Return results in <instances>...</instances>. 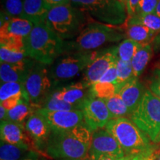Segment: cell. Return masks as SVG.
<instances>
[{
  "label": "cell",
  "mask_w": 160,
  "mask_h": 160,
  "mask_svg": "<svg viewBox=\"0 0 160 160\" xmlns=\"http://www.w3.org/2000/svg\"><path fill=\"white\" fill-rule=\"evenodd\" d=\"M33 24L24 18H8L2 22L0 28V39L15 38L25 40L32 30Z\"/></svg>",
  "instance_id": "ac0fdd59"
},
{
  "label": "cell",
  "mask_w": 160,
  "mask_h": 160,
  "mask_svg": "<svg viewBox=\"0 0 160 160\" xmlns=\"http://www.w3.org/2000/svg\"><path fill=\"white\" fill-rule=\"evenodd\" d=\"M37 111L45 118L51 127L52 132L70 131L85 122L83 112L79 110L51 111L44 108H39L37 109Z\"/></svg>",
  "instance_id": "8fae6325"
},
{
  "label": "cell",
  "mask_w": 160,
  "mask_h": 160,
  "mask_svg": "<svg viewBox=\"0 0 160 160\" xmlns=\"http://www.w3.org/2000/svg\"><path fill=\"white\" fill-rule=\"evenodd\" d=\"M28 151L13 144L1 141L0 160H20Z\"/></svg>",
  "instance_id": "f546056e"
},
{
  "label": "cell",
  "mask_w": 160,
  "mask_h": 160,
  "mask_svg": "<svg viewBox=\"0 0 160 160\" xmlns=\"http://www.w3.org/2000/svg\"><path fill=\"white\" fill-rule=\"evenodd\" d=\"M125 24H139L146 26L157 33L160 32V17L156 15L155 13L147 15H133L132 17H128Z\"/></svg>",
  "instance_id": "d4e9b609"
},
{
  "label": "cell",
  "mask_w": 160,
  "mask_h": 160,
  "mask_svg": "<svg viewBox=\"0 0 160 160\" xmlns=\"http://www.w3.org/2000/svg\"><path fill=\"white\" fill-rule=\"evenodd\" d=\"M53 82L48 65L37 62L23 84L32 107H42L46 98L51 93Z\"/></svg>",
  "instance_id": "9c48e42d"
},
{
  "label": "cell",
  "mask_w": 160,
  "mask_h": 160,
  "mask_svg": "<svg viewBox=\"0 0 160 160\" xmlns=\"http://www.w3.org/2000/svg\"><path fill=\"white\" fill-rule=\"evenodd\" d=\"M1 141L22 148L26 151H38L35 142L26 131L25 125L4 120L0 125Z\"/></svg>",
  "instance_id": "4fadbf2b"
},
{
  "label": "cell",
  "mask_w": 160,
  "mask_h": 160,
  "mask_svg": "<svg viewBox=\"0 0 160 160\" xmlns=\"http://www.w3.org/2000/svg\"><path fill=\"white\" fill-rule=\"evenodd\" d=\"M153 143H154V144H158V145H160V132H159V135L157 136V139H156L155 141L153 142Z\"/></svg>",
  "instance_id": "7dc6e473"
},
{
  "label": "cell",
  "mask_w": 160,
  "mask_h": 160,
  "mask_svg": "<svg viewBox=\"0 0 160 160\" xmlns=\"http://www.w3.org/2000/svg\"><path fill=\"white\" fill-rule=\"evenodd\" d=\"M126 38L124 28L102 22L87 25L76 37L75 41L67 42V51L91 52L109 43L117 42Z\"/></svg>",
  "instance_id": "3957f363"
},
{
  "label": "cell",
  "mask_w": 160,
  "mask_h": 160,
  "mask_svg": "<svg viewBox=\"0 0 160 160\" xmlns=\"http://www.w3.org/2000/svg\"><path fill=\"white\" fill-rule=\"evenodd\" d=\"M50 9L45 0H24V19L34 25L43 22Z\"/></svg>",
  "instance_id": "ffe728a7"
},
{
  "label": "cell",
  "mask_w": 160,
  "mask_h": 160,
  "mask_svg": "<svg viewBox=\"0 0 160 160\" xmlns=\"http://www.w3.org/2000/svg\"><path fill=\"white\" fill-rule=\"evenodd\" d=\"M23 160H39V157H38L36 152L31 151Z\"/></svg>",
  "instance_id": "ee69618b"
},
{
  "label": "cell",
  "mask_w": 160,
  "mask_h": 160,
  "mask_svg": "<svg viewBox=\"0 0 160 160\" xmlns=\"http://www.w3.org/2000/svg\"><path fill=\"white\" fill-rule=\"evenodd\" d=\"M26 131L35 142L39 151L42 148L46 149L49 139L52 133V130L48 122L42 115L36 111L30 116L25 122Z\"/></svg>",
  "instance_id": "9a60e30c"
},
{
  "label": "cell",
  "mask_w": 160,
  "mask_h": 160,
  "mask_svg": "<svg viewBox=\"0 0 160 160\" xmlns=\"http://www.w3.org/2000/svg\"><path fill=\"white\" fill-rule=\"evenodd\" d=\"M22 100H25V99L22 97H12L10 98V99L5 100V101L1 102V105H2L3 107L8 111H11V110L13 108H14L16 106H17Z\"/></svg>",
  "instance_id": "8d00e7d4"
},
{
  "label": "cell",
  "mask_w": 160,
  "mask_h": 160,
  "mask_svg": "<svg viewBox=\"0 0 160 160\" xmlns=\"http://www.w3.org/2000/svg\"><path fill=\"white\" fill-rule=\"evenodd\" d=\"M149 90L160 99V68L157 67L152 72L148 80Z\"/></svg>",
  "instance_id": "e575fe53"
},
{
  "label": "cell",
  "mask_w": 160,
  "mask_h": 160,
  "mask_svg": "<svg viewBox=\"0 0 160 160\" xmlns=\"http://www.w3.org/2000/svg\"><path fill=\"white\" fill-rule=\"evenodd\" d=\"M145 91L142 84L138 80V78H133L120 88L118 94L121 97L128 108L130 114L137 108Z\"/></svg>",
  "instance_id": "d6986e66"
},
{
  "label": "cell",
  "mask_w": 160,
  "mask_h": 160,
  "mask_svg": "<svg viewBox=\"0 0 160 160\" xmlns=\"http://www.w3.org/2000/svg\"><path fill=\"white\" fill-rule=\"evenodd\" d=\"M80 10L71 5L51 8L45 22L62 39H68L79 34L85 25L84 17Z\"/></svg>",
  "instance_id": "5b68a950"
},
{
  "label": "cell",
  "mask_w": 160,
  "mask_h": 160,
  "mask_svg": "<svg viewBox=\"0 0 160 160\" xmlns=\"http://www.w3.org/2000/svg\"><path fill=\"white\" fill-rule=\"evenodd\" d=\"M139 2L140 0H126L125 5L128 13V17L135 15Z\"/></svg>",
  "instance_id": "f35d334b"
},
{
  "label": "cell",
  "mask_w": 160,
  "mask_h": 160,
  "mask_svg": "<svg viewBox=\"0 0 160 160\" xmlns=\"http://www.w3.org/2000/svg\"><path fill=\"white\" fill-rule=\"evenodd\" d=\"M32 108L31 104L25 100H22L14 108L8 111L6 120L25 125L30 116L34 113Z\"/></svg>",
  "instance_id": "603a6c76"
},
{
  "label": "cell",
  "mask_w": 160,
  "mask_h": 160,
  "mask_svg": "<svg viewBox=\"0 0 160 160\" xmlns=\"http://www.w3.org/2000/svg\"><path fill=\"white\" fill-rule=\"evenodd\" d=\"M158 67L160 68V62H159V65H158Z\"/></svg>",
  "instance_id": "f907efd6"
},
{
  "label": "cell",
  "mask_w": 160,
  "mask_h": 160,
  "mask_svg": "<svg viewBox=\"0 0 160 160\" xmlns=\"http://www.w3.org/2000/svg\"><path fill=\"white\" fill-rule=\"evenodd\" d=\"M124 31L127 39H130L141 45H146L153 42L157 34L148 28L139 24L126 25L124 26Z\"/></svg>",
  "instance_id": "44dd1931"
},
{
  "label": "cell",
  "mask_w": 160,
  "mask_h": 160,
  "mask_svg": "<svg viewBox=\"0 0 160 160\" xmlns=\"http://www.w3.org/2000/svg\"><path fill=\"white\" fill-rule=\"evenodd\" d=\"M90 88V86L81 81L58 89L51 94L58 99L77 106L82 111L84 102L91 97Z\"/></svg>",
  "instance_id": "e0dca14e"
},
{
  "label": "cell",
  "mask_w": 160,
  "mask_h": 160,
  "mask_svg": "<svg viewBox=\"0 0 160 160\" xmlns=\"http://www.w3.org/2000/svg\"><path fill=\"white\" fill-rule=\"evenodd\" d=\"M154 13L156 15H157V16H159V17H160V0H159V2H158L157 8H156V10H155Z\"/></svg>",
  "instance_id": "bcb514c9"
},
{
  "label": "cell",
  "mask_w": 160,
  "mask_h": 160,
  "mask_svg": "<svg viewBox=\"0 0 160 160\" xmlns=\"http://www.w3.org/2000/svg\"><path fill=\"white\" fill-rule=\"evenodd\" d=\"M108 109L111 119H119V118H127L131 116L128 108L124 102L121 97L118 94H116L108 99H104Z\"/></svg>",
  "instance_id": "cb8c5ba5"
},
{
  "label": "cell",
  "mask_w": 160,
  "mask_h": 160,
  "mask_svg": "<svg viewBox=\"0 0 160 160\" xmlns=\"http://www.w3.org/2000/svg\"><path fill=\"white\" fill-rule=\"evenodd\" d=\"M159 0H140L135 15H147L154 13Z\"/></svg>",
  "instance_id": "836d02e7"
},
{
  "label": "cell",
  "mask_w": 160,
  "mask_h": 160,
  "mask_svg": "<svg viewBox=\"0 0 160 160\" xmlns=\"http://www.w3.org/2000/svg\"><path fill=\"white\" fill-rule=\"evenodd\" d=\"M153 160H160V151H158L157 149L154 152V154L153 157Z\"/></svg>",
  "instance_id": "f6af8a7d"
},
{
  "label": "cell",
  "mask_w": 160,
  "mask_h": 160,
  "mask_svg": "<svg viewBox=\"0 0 160 160\" xmlns=\"http://www.w3.org/2000/svg\"><path fill=\"white\" fill-rule=\"evenodd\" d=\"M77 160H89V158H88V159H77Z\"/></svg>",
  "instance_id": "681fc988"
},
{
  "label": "cell",
  "mask_w": 160,
  "mask_h": 160,
  "mask_svg": "<svg viewBox=\"0 0 160 160\" xmlns=\"http://www.w3.org/2000/svg\"><path fill=\"white\" fill-rule=\"evenodd\" d=\"M37 62L28 57L16 63L1 62L0 79L1 83L20 82L24 84L32 68Z\"/></svg>",
  "instance_id": "2e32d148"
},
{
  "label": "cell",
  "mask_w": 160,
  "mask_h": 160,
  "mask_svg": "<svg viewBox=\"0 0 160 160\" xmlns=\"http://www.w3.org/2000/svg\"><path fill=\"white\" fill-rule=\"evenodd\" d=\"M157 149V148L154 146V147L148 150V151L134 156L131 160H151Z\"/></svg>",
  "instance_id": "74e56055"
},
{
  "label": "cell",
  "mask_w": 160,
  "mask_h": 160,
  "mask_svg": "<svg viewBox=\"0 0 160 160\" xmlns=\"http://www.w3.org/2000/svg\"><path fill=\"white\" fill-rule=\"evenodd\" d=\"M71 2L99 22L119 26L127 20L126 5L119 0H71Z\"/></svg>",
  "instance_id": "8992f818"
},
{
  "label": "cell",
  "mask_w": 160,
  "mask_h": 160,
  "mask_svg": "<svg viewBox=\"0 0 160 160\" xmlns=\"http://www.w3.org/2000/svg\"><path fill=\"white\" fill-rule=\"evenodd\" d=\"M120 2H121L122 3H123V4H125V3H126V0H119Z\"/></svg>",
  "instance_id": "c3c4849f"
},
{
  "label": "cell",
  "mask_w": 160,
  "mask_h": 160,
  "mask_svg": "<svg viewBox=\"0 0 160 160\" xmlns=\"http://www.w3.org/2000/svg\"><path fill=\"white\" fill-rule=\"evenodd\" d=\"M99 51L91 52L73 51L65 56H60L53 62L51 72L53 82L69 80L76 77L99 55Z\"/></svg>",
  "instance_id": "ba28073f"
},
{
  "label": "cell",
  "mask_w": 160,
  "mask_h": 160,
  "mask_svg": "<svg viewBox=\"0 0 160 160\" xmlns=\"http://www.w3.org/2000/svg\"><path fill=\"white\" fill-rule=\"evenodd\" d=\"M151 160H153V158H152V159Z\"/></svg>",
  "instance_id": "816d5d0a"
},
{
  "label": "cell",
  "mask_w": 160,
  "mask_h": 160,
  "mask_svg": "<svg viewBox=\"0 0 160 160\" xmlns=\"http://www.w3.org/2000/svg\"><path fill=\"white\" fill-rule=\"evenodd\" d=\"M153 48L152 44L143 45L131 60V65L134 77L138 78L142 73L152 57Z\"/></svg>",
  "instance_id": "7402d4cb"
},
{
  "label": "cell",
  "mask_w": 160,
  "mask_h": 160,
  "mask_svg": "<svg viewBox=\"0 0 160 160\" xmlns=\"http://www.w3.org/2000/svg\"><path fill=\"white\" fill-rule=\"evenodd\" d=\"M117 69L116 64L111 66L110 68L105 72V73L102 76V77L100 79V82H111L117 84Z\"/></svg>",
  "instance_id": "d590c367"
},
{
  "label": "cell",
  "mask_w": 160,
  "mask_h": 160,
  "mask_svg": "<svg viewBox=\"0 0 160 160\" xmlns=\"http://www.w3.org/2000/svg\"><path fill=\"white\" fill-rule=\"evenodd\" d=\"M124 157L125 154L119 142L105 128L93 132L88 153L89 160H99L102 157Z\"/></svg>",
  "instance_id": "30bf717a"
},
{
  "label": "cell",
  "mask_w": 160,
  "mask_h": 160,
  "mask_svg": "<svg viewBox=\"0 0 160 160\" xmlns=\"http://www.w3.org/2000/svg\"><path fill=\"white\" fill-rule=\"evenodd\" d=\"M22 97L25 101L29 102L28 98L26 94L24 85L20 82H5L1 83L0 88V102L12 97Z\"/></svg>",
  "instance_id": "4316f807"
},
{
  "label": "cell",
  "mask_w": 160,
  "mask_h": 160,
  "mask_svg": "<svg viewBox=\"0 0 160 160\" xmlns=\"http://www.w3.org/2000/svg\"><path fill=\"white\" fill-rule=\"evenodd\" d=\"M25 49L14 48L0 45V60L1 62L16 63L28 58Z\"/></svg>",
  "instance_id": "f1b7e54d"
},
{
  "label": "cell",
  "mask_w": 160,
  "mask_h": 160,
  "mask_svg": "<svg viewBox=\"0 0 160 160\" xmlns=\"http://www.w3.org/2000/svg\"><path fill=\"white\" fill-rule=\"evenodd\" d=\"M7 113H8L7 110H6L2 105H0V119H1V121L6 120Z\"/></svg>",
  "instance_id": "7bdbcfd3"
},
{
  "label": "cell",
  "mask_w": 160,
  "mask_h": 160,
  "mask_svg": "<svg viewBox=\"0 0 160 160\" xmlns=\"http://www.w3.org/2000/svg\"><path fill=\"white\" fill-rule=\"evenodd\" d=\"M82 111L85 123L93 132L105 128L111 119L105 102L92 96L84 102Z\"/></svg>",
  "instance_id": "7c38bea8"
},
{
  "label": "cell",
  "mask_w": 160,
  "mask_h": 160,
  "mask_svg": "<svg viewBox=\"0 0 160 160\" xmlns=\"http://www.w3.org/2000/svg\"><path fill=\"white\" fill-rule=\"evenodd\" d=\"M143 45L130 39H125L117 46V58L123 62H131L137 52Z\"/></svg>",
  "instance_id": "83f0119b"
},
{
  "label": "cell",
  "mask_w": 160,
  "mask_h": 160,
  "mask_svg": "<svg viewBox=\"0 0 160 160\" xmlns=\"http://www.w3.org/2000/svg\"><path fill=\"white\" fill-rule=\"evenodd\" d=\"M117 60V47L100 51L99 55L84 71L82 82L91 87L99 81L105 72L116 64Z\"/></svg>",
  "instance_id": "5bb4252c"
},
{
  "label": "cell",
  "mask_w": 160,
  "mask_h": 160,
  "mask_svg": "<svg viewBox=\"0 0 160 160\" xmlns=\"http://www.w3.org/2000/svg\"><path fill=\"white\" fill-rule=\"evenodd\" d=\"M4 9L8 18H24V0H4Z\"/></svg>",
  "instance_id": "d6a6232c"
},
{
  "label": "cell",
  "mask_w": 160,
  "mask_h": 160,
  "mask_svg": "<svg viewBox=\"0 0 160 160\" xmlns=\"http://www.w3.org/2000/svg\"><path fill=\"white\" fill-rule=\"evenodd\" d=\"M25 45L28 57L45 65L53 64L67 51V42L58 37L45 22L35 24Z\"/></svg>",
  "instance_id": "7a4b0ae2"
},
{
  "label": "cell",
  "mask_w": 160,
  "mask_h": 160,
  "mask_svg": "<svg viewBox=\"0 0 160 160\" xmlns=\"http://www.w3.org/2000/svg\"><path fill=\"white\" fill-rule=\"evenodd\" d=\"M130 119L153 142L160 132L159 98L146 89L137 108L130 116Z\"/></svg>",
  "instance_id": "52a82bcc"
},
{
  "label": "cell",
  "mask_w": 160,
  "mask_h": 160,
  "mask_svg": "<svg viewBox=\"0 0 160 160\" xmlns=\"http://www.w3.org/2000/svg\"><path fill=\"white\" fill-rule=\"evenodd\" d=\"M90 91L92 97L104 100L117 94L119 88L115 83L99 81L91 86Z\"/></svg>",
  "instance_id": "484cf974"
},
{
  "label": "cell",
  "mask_w": 160,
  "mask_h": 160,
  "mask_svg": "<svg viewBox=\"0 0 160 160\" xmlns=\"http://www.w3.org/2000/svg\"><path fill=\"white\" fill-rule=\"evenodd\" d=\"M134 156H125V157L122 158L117 157H102L99 160H131Z\"/></svg>",
  "instance_id": "b9f144b4"
},
{
  "label": "cell",
  "mask_w": 160,
  "mask_h": 160,
  "mask_svg": "<svg viewBox=\"0 0 160 160\" xmlns=\"http://www.w3.org/2000/svg\"><path fill=\"white\" fill-rule=\"evenodd\" d=\"M40 108H44L51 111H81L77 106L73 105L71 104L66 102L62 100H59L52 96L51 93L46 98L42 105Z\"/></svg>",
  "instance_id": "1f68e13d"
},
{
  "label": "cell",
  "mask_w": 160,
  "mask_h": 160,
  "mask_svg": "<svg viewBox=\"0 0 160 160\" xmlns=\"http://www.w3.org/2000/svg\"><path fill=\"white\" fill-rule=\"evenodd\" d=\"M93 131L84 122L70 131L52 132L46 153L57 160L88 158Z\"/></svg>",
  "instance_id": "6da1fadb"
},
{
  "label": "cell",
  "mask_w": 160,
  "mask_h": 160,
  "mask_svg": "<svg viewBox=\"0 0 160 160\" xmlns=\"http://www.w3.org/2000/svg\"><path fill=\"white\" fill-rule=\"evenodd\" d=\"M45 2L50 7V8L59 5H71V0H45Z\"/></svg>",
  "instance_id": "ab89813d"
},
{
  "label": "cell",
  "mask_w": 160,
  "mask_h": 160,
  "mask_svg": "<svg viewBox=\"0 0 160 160\" xmlns=\"http://www.w3.org/2000/svg\"><path fill=\"white\" fill-rule=\"evenodd\" d=\"M151 44L153 45V51L160 52V32L156 35Z\"/></svg>",
  "instance_id": "60d3db41"
},
{
  "label": "cell",
  "mask_w": 160,
  "mask_h": 160,
  "mask_svg": "<svg viewBox=\"0 0 160 160\" xmlns=\"http://www.w3.org/2000/svg\"><path fill=\"white\" fill-rule=\"evenodd\" d=\"M116 66L117 69V85L120 90L126 83L128 82L134 77L131 62H123L117 58Z\"/></svg>",
  "instance_id": "4dcf8cb0"
},
{
  "label": "cell",
  "mask_w": 160,
  "mask_h": 160,
  "mask_svg": "<svg viewBox=\"0 0 160 160\" xmlns=\"http://www.w3.org/2000/svg\"><path fill=\"white\" fill-rule=\"evenodd\" d=\"M105 128L117 139L125 156H136L155 146L128 118L111 119Z\"/></svg>",
  "instance_id": "277c9868"
}]
</instances>
